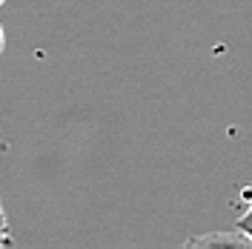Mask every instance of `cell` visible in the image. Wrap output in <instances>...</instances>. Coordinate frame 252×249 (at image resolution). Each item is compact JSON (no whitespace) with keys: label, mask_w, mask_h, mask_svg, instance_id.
Segmentation results:
<instances>
[{"label":"cell","mask_w":252,"mask_h":249,"mask_svg":"<svg viewBox=\"0 0 252 249\" xmlns=\"http://www.w3.org/2000/svg\"><path fill=\"white\" fill-rule=\"evenodd\" d=\"M241 203H244V212H241V218H238L235 229L252 241V184L241 189Z\"/></svg>","instance_id":"cell-1"},{"label":"cell","mask_w":252,"mask_h":249,"mask_svg":"<svg viewBox=\"0 0 252 249\" xmlns=\"http://www.w3.org/2000/svg\"><path fill=\"white\" fill-rule=\"evenodd\" d=\"M15 247V238H12V229H9V218H6V209H3V201H0V249Z\"/></svg>","instance_id":"cell-2"},{"label":"cell","mask_w":252,"mask_h":249,"mask_svg":"<svg viewBox=\"0 0 252 249\" xmlns=\"http://www.w3.org/2000/svg\"><path fill=\"white\" fill-rule=\"evenodd\" d=\"M3 49H6V31H3V23H0V55H3Z\"/></svg>","instance_id":"cell-3"},{"label":"cell","mask_w":252,"mask_h":249,"mask_svg":"<svg viewBox=\"0 0 252 249\" xmlns=\"http://www.w3.org/2000/svg\"><path fill=\"white\" fill-rule=\"evenodd\" d=\"M3 3H6V0H0V6H3Z\"/></svg>","instance_id":"cell-4"}]
</instances>
